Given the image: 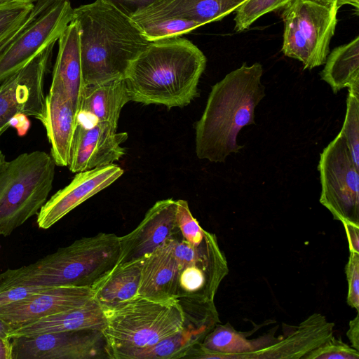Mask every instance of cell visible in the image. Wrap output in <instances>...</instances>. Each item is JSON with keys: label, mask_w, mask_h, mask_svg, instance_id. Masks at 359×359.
<instances>
[{"label": "cell", "mask_w": 359, "mask_h": 359, "mask_svg": "<svg viewBox=\"0 0 359 359\" xmlns=\"http://www.w3.org/2000/svg\"><path fill=\"white\" fill-rule=\"evenodd\" d=\"M123 14L132 17L159 0H102Z\"/></svg>", "instance_id": "36"}, {"label": "cell", "mask_w": 359, "mask_h": 359, "mask_svg": "<svg viewBox=\"0 0 359 359\" xmlns=\"http://www.w3.org/2000/svg\"><path fill=\"white\" fill-rule=\"evenodd\" d=\"M0 359H12L11 339L0 338Z\"/></svg>", "instance_id": "41"}, {"label": "cell", "mask_w": 359, "mask_h": 359, "mask_svg": "<svg viewBox=\"0 0 359 359\" xmlns=\"http://www.w3.org/2000/svg\"><path fill=\"white\" fill-rule=\"evenodd\" d=\"M176 220L182 238L191 245H198L204 238L206 231L192 215L188 202L177 200Z\"/></svg>", "instance_id": "31"}, {"label": "cell", "mask_w": 359, "mask_h": 359, "mask_svg": "<svg viewBox=\"0 0 359 359\" xmlns=\"http://www.w3.org/2000/svg\"><path fill=\"white\" fill-rule=\"evenodd\" d=\"M55 163L43 151L20 154L0 170V236L37 215L52 189Z\"/></svg>", "instance_id": "6"}, {"label": "cell", "mask_w": 359, "mask_h": 359, "mask_svg": "<svg viewBox=\"0 0 359 359\" xmlns=\"http://www.w3.org/2000/svg\"><path fill=\"white\" fill-rule=\"evenodd\" d=\"M26 114L23 113L14 116L10 121V127L15 128L18 136H25L30 128L31 123Z\"/></svg>", "instance_id": "39"}, {"label": "cell", "mask_w": 359, "mask_h": 359, "mask_svg": "<svg viewBox=\"0 0 359 359\" xmlns=\"http://www.w3.org/2000/svg\"><path fill=\"white\" fill-rule=\"evenodd\" d=\"M346 234L349 252L359 253V224L342 222Z\"/></svg>", "instance_id": "37"}, {"label": "cell", "mask_w": 359, "mask_h": 359, "mask_svg": "<svg viewBox=\"0 0 359 359\" xmlns=\"http://www.w3.org/2000/svg\"><path fill=\"white\" fill-rule=\"evenodd\" d=\"M348 283L346 302L348 306L359 309V253L349 252L348 260L345 266Z\"/></svg>", "instance_id": "34"}, {"label": "cell", "mask_w": 359, "mask_h": 359, "mask_svg": "<svg viewBox=\"0 0 359 359\" xmlns=\"http://www.w3.org/2000/svg\"><path fill=\"white\" fill-rule=\"evenodd\" d=\"M334 324L320 313H313L299 325L285 332L278 341L241 359H299L324 344L333 335Z\"/></svg>", "instance_id": "17"}, {"label": "cell", "mask_w": 359, "mask_h": 359, "mask_svg": "<svg viewBox=\"0 0 359 359\" xmlns=\"http://www.w3.org/2000/svg\"><path fill=\"white\" fill-rule=\"evenodd\" d=\"M50 88L62 91L79 114L86 85L80 55L79 28L74 20L58 39V52Z\"/></svg>", "instance_id": "19"}, {"label": "cell", "mask_w": 359, "mask_h": 359, "mask_svg": "<svg viewBox=\"0 0 359 359\" xmlns=\"http://www.w3.org/2000/svg\"><path fill=\"white\" fill-rule=\"evenodd\" d=\"M106 324L104 311L92 299L79 308L48 316L13 328L10 333V338L80 330L102 331Z\"/></svg>", "instance_id": "22"}, {"label": "cell", "mask_w": 359, "mask_h": 359, "mask_svg": "<svg viewBox=\"0 0 359 359\" xmlns=\"http://www.w3.org/2000/svg\"><path fill=\"white\" fill-rule=\"evenodd\" d=\"M346 336L351 342V346L359 351V315L349 321Z\"/></svg>", "instance_id": "40"}, {"label": "cell", "mask_w": 359, "mask_h": 359, "mask_svg": "<svg viewBox=\"0 0 359 359\" xmlns=\"http://www.w3.org/2000/svg\"><path fill=\"white\" fill-rule=\"evenodd\" d=\"M117 127L106 121H93L90 126L78 121L69 163L72 172H83L114 164L126 154L121 146L128 133H117Z\"/></svg>", "instance_id": "13"}, {"label": "cell", "mask_w": 359, "mask_h": 359, "mask_svg": "<svg viewBox=\"0 0 359 359\" xmlns=\"http://www.w3.org/2000/svg\"><path fill=\"white\" fill-rule=\"evenodd\" d=\"M51 286L19 285L0 291V308L19 302Z\"/></svg>", "instance_id": "35"}, {"label": "cell", "mask_w": 359, "mask_h": 359, "mask_svg": "<svg viewBox=\"0 0 359 359\" xmlns=\"http://www.w3.org/2000/svg\"><path fill=\"white\" fill-rule=\"evenodd\" d=\"M107 324L102 332L110 359H131L183 329L184 315L177 299L154 300L136 296L104 310Z\"/></svg>", "instance_id": "5"}, {"label": "cell", "mask_w": 359, "mask_h": 359, "mask_svg": "<svg viewBox=\"0 0 359 359\" xmlns=\"http://www.w3.org/2000/svg\"><path fill=\"white\" fill-rule=\"evenodd\" d=\"M174 253L179 269L175 299L214 302L229 273L226 256L215 234L206 231L203 241L193 245L180 233L174 238Z\"/></svg>", "instance_id": "8"}, {"label": "cell", "mask_w": 359, "mask_h": 359, "mask_svg": "<svg viewBox=\"0 0 359 359\" xmlns=\"http://www.w3.org/2000/svg\"><path fill=\"white\" fill-rule=\"evenodd\" d=\"M340 133L346 140L355 166L359 168V97L348 93L344 122Z\"/></svg>", "instance_id": "30"}, {"label": "cell", "mask_w": 359, "mask_h": 359, "mask_svg": "<svg viewBox=\"0 0 359 359\" xmlns=\"http://www.w3.org/2000/svg\"><path fill=\"white\" fill-rule=\"evenodd\" d=\"M359 351L331 336L324 344L309 353L304 359H358Z\"/></svg>", "instance_id": "32"}, {"label": "cell", "mask_w": 359, "mask_h": 359, "mask_svg": "<svg viewBox=\"0 0 359 359\" xmlns=\"http://www.w3.org/2000/svg\"><path fill=\"white\" fill-rule=\"evenodd\" d=\"M93 299L90 287L51 286L0 308V319L18 327L41 318L84 306Z\"/></svg>", "instance_id": "16"}, {"label": "cell", "mask_w": 359, "mask_h": 359, "mask_svg": "<svg viewBox=\"0 0 359 359\" xmlns=\"http://www.w3.org/2000/svg\"><path fill=\"white\" fill-rule=\"evenodd\" d=\"M176 210L177 201L172 198L156 202L135 229L119 237L117 264L144 260L163 243L180 234Z\"/></svg>", "instance_id": "14"}, {"label": "cell", "mask_w": 359, "mask_h": 359, "mask_svg": "<svg viewBox=\"0 0 359 359\" xmlns=\"http://www.w3.org/2000/svg\"><path fill=\"white\" fill-rule=\"evenodd\" d=\"M130 101L125 78L87 86L78 116L117 127L121 109Z\"/></svg>", "instance_id": "23"}, {"label": "cell", "mask_w": 359, "mask_h": 359, "mask_svg": "<svg viewBox=\"0 0 359 359\" xmlns=\"http://www.w3.org/2000/svg\"><path fill=\"white\" fill-rule=\"evenodd\" d=\"M320 72L321 79L327 83L334 93L344 88L359 97V36L348 43L334 48L328 54Z\"/></svg>", "instance_id": "25"}, {"label": "cell", "mask_w": 359, "mask_h": 359, "mask_svg": "<svg viewBox=\"0 0 359 359\" xmlns=\"http://www.w3.org/2000/svg\"><path fill=\"white\" fill-rule=\"evenodd\" d=\"M34 4L9 1L0 4V36L23 22Z\"/></svg>", "instance_id": "33"}, {"label": "cell", "mask_w": 359, "mask_h": 359, "mask_svg": "<svg viewBox=\"0 0 359 359\" xmlns=\"http://www.w3.org/2000/svg\"><path fill=\"white\" fill-rule=\"evenodd\" d=\"M206 62L203 53L184 38L151 41L126 74L130 101L168 109L188 105L199 95Z\"/></svg>", "instance_id": "1"}, {"label": "cell", "mask_w": 359, "mask_h": 359, "mask_svg": "<svg viewBox=\"0 0 359 359\" xmlns=\"http://www.w3.org/2000/svg\"><path fill=\"white\" fill-rule=\"evenodd\" d=\"M275 332L272 331L259 338L249 339L230 323H218L200 344L206 349L222 353L223 359H241L244 354L259 350L278 341L279 337H273Z\"/></svg>", "instance_id": "26"}, {"label": "cell", "mask_w": 359, "mask_h": 359, "mask_svg": "<svg viewBox=\"0 0 359 359\" xmlns=\"http://www.w3.org/2000/svg\"><path fill=\"white\" fill-rule=\"evenodd\" d=\"M320 203L336 220L359 224V175L339 132L320 155Z\"/></svg>", "instance_id": "10"}, {"label": "cell", "mask_w": 359, "mask_h": 359, "mask_svg": "<svg viewBox=\"0 0 359 359\" xmlns=\"http://www.w3.org/2000/svg\"><path fill=\"white\" fill-rule=\"evenodd\" d=\"M6 162V157L5 155L2 153V151L0 150V170L3 167L4 163Z\"/></svg>", "instance_id": "45"}, {"label": "cell", "mask_w": 359, "mask_h": 359, "mask_svg": "<svg viewBox=\"0 0 359 359\" xmlns=\"http://www.w3.org/2000/svg\"><path fill=\"white\" fill-rule=\"evenodd\" d=\"M233 1H238L242 4L245 0H233Z\"/></svg>", "instance_id": "46"}, {"label": "cell", "mask_w": 359, "mask_h": 359, "mask_svg": "<svg viewBox=\"0 0 359 359\" xmlns=\"http://www.w3.org/2000/svg\"><path fill=\"white\" fill-rule=\"evenodd\" d=\"M86 86L125 78L151 41L128 16L102 0L74 8Z\"/></svg>", "instance_id": "3"}, {"label": "cell", "mask_w": 359, "mask_h": 359, "mask_svg": "<svg viewBox=\"0 0 359 359\" xmlns=\"http://www.w3.org/2000/svg\"><path fill=\"white\" fill-rule=\"evenodd\" d=\"M134 22L149 41L180 36L202 26L198 22L180 18H162Z\"/></svg>", "instance_id": "28"}, {"label": "cell", "mask_w": 359, "mask_h": 359, "mask_svg": "<svg viewBox=\"0 0 359 359\" xmlns=\"http://www.w3.org/2000/svg\"><path fill=\"white\" fill-rule=\"evenodd\" d=\"M12 359L109 358L101 330L43 333L11 339Z\"/></svg>", "instance_id": "12"}, {"label": "cell", "mask_w": 359, "mask_h": 359, "mask_svg": "<svg viewBox=\"0 0 359 359\" xmlns=\"http://www.w3.org/2000/svg\"><path fill=\"white\" fill-rule=\"evenodd\" d=\"M119 236L99 233L36 262L0 273V291L19 285L91 287L118 263Z\"/></svg>", "instance_id": "4"}, {"label": "cell", "mask_w": 359, "mask_h": 359, "mask_svg": "<svg viewBox=\"0 0 359 359\" xmlns=\"http://www.w3.org/2000/svg\"><path fill=\"white\" fill-rule=\"evenodd\" d=\"M36 1L37 0H0V4L4 3V2H9V1H20V2H24V3L34 4Z\"/></svg>", "instance_id": "44"}, {"label": "cell", "mask_w": 359, "mask_h": 359, "mask_svg": "<svg viewBox=\"0 0 359 359\" xmlns=\"http://www.w3.org/2000/svg\"><path fill=\"white\" fill-rule=\"evenodd\" d=\"M204 337L183 325V329L156 344L142 349L131 359H174L184 358L188 351L202 342Z\"/></svg>", "instance_id": "27"}, {"label": "cell", "mask_w": 359, "mask_h": 359, "mask_svg": "<svg viewBox=\"0 0 359 359\" xmlns=\"http://www.w3.org/2000/svg\"><path fill=\"white\" fill-rule=\"evenodd\" d=\"M54 44L0 83V137L20 113L41 122L45 109V76Z\"/></svg>", "instance_id": "11"}, {"label": "cell", "mask_w": 359, "mask_h": 359, "mask_svg": "<svg viewBox=\"0 0 359 359\" xmlns=\"http://www.w3.org/2000/svg\"><path fill=\"white\" fill-rule=\"evenodd\" d=\"M241 4L233 0H159L130 18L133 22L180 18L203 25L222 20Z\"/></svg>", "instance_id": "20"}, {"label": "cell", "mask_w": 359, "mask_h": 359, "mask_svg": "<svg viewBox=\"0 0 359 359\" xmlns=\"http://www.w3.org/2000/svg\"><path fill=\"white\" fill-rule=\"evenodd\" d=\"M74 18L70 0H37L27 22L12 44L0 55V83L58 41Z\"/></svg>", "instance_id": "9"}, {"label": "cell", "mask_w": 359, "mask_h": 359, "mask_svg": "<svg viewBox=\"0 0 359 359\" xmlns=\"http://www.w3.org/2000/svg\"><path fill=\"white\" fill-rule=\"evenodd\" d=\"M143 261L117 264L90 287L93 299L107 310L137 296Z\"/></svg>", "instance_id": "24"}, {"label": "cell", "mask_w": 359, "mask_h": 359, "mask_svg": "<svg viewBox=\"0 0 359 359\" xmlns=\"http://www.w3.org/2000/svg\"><path fill=\"white\" fill-rule=\"evenodd\" d=\"M27 23V19L0 36V55L12 44Z\"/></svg>", "instance_id": "38"}, {"label": "cell", "mask_w": 359, "mask_h": 359, "mask_svg": "<svg viewBox=\"0 0 359 359\" xmlns=\"http://www.w3.org/2000/svg\"><path fill=\"white\" fill-rule=\"evenodd\" d=\"M41 123L46 130L51 156L55 165L68 166L78 124V113L62 91L50 88L46 96Z\"/></svg>", "instance_id": "18"}, {"label": "cell", "mask_w": 359, "mask_h": 359, "mask_svg": "<svg viewBox=\"0 0 359 359\" xmlns=\"http://www.w3.org/2000/svg\"><path fill=\"white\" fill-rule=\"evenodd\" d=\"M178 274L173 238L144 259L137 296L154 300L175 298Z\"/></svg>", "instance_id": "21"}, {"label": "cell", "mask_w": 359, "mask_h": 359, "mask_svg": "<svg viewBox=\"0 0 359 359\" xmlns=\"http://www.w3.org/2000/svg\"><path fill=\"white\" fill-rule=\"evenodd\" d=\"M263 68L243 63L211 89L201 118L196 122V154L199 159L224 162L243 146L237 142L241 130L255 123V109L264 97Z\"/></svg>", "instance_id": "2"}, {"label": "cell", "mask_w": 359, "mask_h": 359, "mask_svg": "<svg viewBox=\"0 0 359 359\" xmlns=\"http://www.w3.org/2000/svg\"><path fill=\"white\" fill-rule=\"evenodd\" d=\"M327 1L335 2L339 8L344 5L351 6L355 8V11H356L357 14H358L359 0H327Z\"/></svg>", "instance_id": "43"}, {"label": "cell", "mask_w": 359, "mask_h": 359, "mask_svg": "<svg viewBox=\"0 0 359 359\" xmlns=\"http://www.w3.org/2000/svg\"><path fill=\"white\" fill-rule=\"evenodd\" d=\"M282 52L304 69L325 64L337 24L339 7L327 0H290L283 7Z\"/></svg>", "instance_id": "7"}, {"label": "cell", "mask_w": 359, "mask_h": 359, "mask_svg": "<svg viewBox=\"0 0 359 359\" xmlns=\"http://www.w3.org/2000/svg\"><path fill=\"white\" fill-rule=\"evenodd\" d=\"M123 170L111 164L79 172L72 182L44 203L37 214L36 224L48 229L85 201L114 183Z\"/></svg>", "instance_id": "15"}, {"label": "cell", "mask_w": 359, "mask_h": 359, "mask_svg": "<svg viewBox=\"0 0 359 359\" xmlns=\"http://www.w3.org/2000/svg\"><path fill=\"white\" fill-rule=\"evenodd\" d=\"M13 327L0 319V338L4 339H11L10 333Z\"/></svg>", "instance_id": "42"}, {"label": "cell", "mask_w": 359, "mask_h": 359, "mask_svg": "<svg viewBox=\"0 0 359 359\" xmlns=\"http://www.w3.org/2000/svg\"><path fill=\"white\" fill-rule=\"evenodd\" d=\"M290 0H245L235 11L236 32L248 29L262 15L283 8Z\"/></svg>", "instance_id": "29"}]
</instances>
